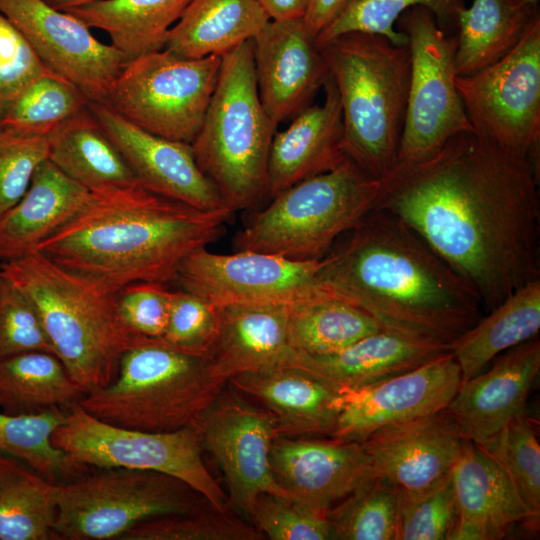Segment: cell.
<instances>
[{
  "label": "cell",
  "instance_id": "1",
  "mask_svg": "<svg viewBox=\"0 0 540 540\" xmlns=\"http://www.w3.org/2000/svg\"><path fill=\"white\" fill-rule=\"evenodd\" d=\"M538 184L530 158L464 132L422 162L397 164L375 209L410 227L489 312L540 279Z\"/></svg>",
  "mask_w": 540,
  "mask_h": 540
},
{
  "label": "cell",
  "instance_id": "2",
  "mask_svg": "<svg viewBox=\"0 0 540 540\" xmlns=\"http://www.w3.org/2000/svg\"><path fill=\"white\" fill-rule=\"evenodd\" d=\"M347 234L321 259L319 282L382 330L451 350L483 317L470 284L395 215L373 209Z\"/></svg>",
  "mask_w": 540,
  "mask_h": 540
},
{
  "label": "cell",
  "instance_id": "3",
  "mask_svg": "<svg viewBox=\"0 0 540 540\" xmlns=\"http://www.w3.org/2000/svg\"><path fill=\"white\" fill-rule=\"evenodd\" d=\"M234 213L197 209L140 183L91 191L36 250L113 293L139 282L170 285L190 254L223 235Z\"/></svg>",
  "mask_w": 540,
  "mask_h": 540
},
{
  "label": "cell",
  "instance_id": "4",
  "mask_svg": "<svg viewBox=\"0 0 540 540\" xmlns=\"http://www.w3.org/2000/svg\"><path fill=\"white\" fill-rule=\"evenodd\" d=\"M0 275L34 304L55 355L84 394L109 385L139 335L121 320L116 295L40 251L0 262Z\"/></svg>",
  "mask_w": 540,
  "mask_h": 540
},
{
  "label": "cell",
  "instance_id": "5",
  "mask_svg": "<svg viewBox=\"0 0 540 540\" xmlns=\"http://www.w3.org/2000/svg\"><path fill=\"white\" fill-rule=\"evenodd\" d=\"M318 47L340 98L344 152L383 180L398 160L410 81L408 44L355 32Z\"/></svg>",
  "mask_w": 540,
  "mask_h": 540
},
{
  "label": "cell",
  "instance_id": "6",
  "mask_svg": "<svg viewBox=\"0 0 540 540\" xmlns=\"http://www.w3.org/2000/svg\"><path fill=\"white\" fill-rule=\"evenodd\" d=\"M221 59L216 88L191 147L201 171L236 212L268 197V158L277 126L259 97L253 41Z\"/></svg>",
  "mask_w": 540,
  "mask_h": 540
},
{
  "label": "cell",
  "instance_id": "7",
  "mask_svg": "<svg viewBox=\"0 0 540 540\" xmlns=\"http://www.w3.org/2000/svg\"><path fill=\"white\" fill-rule=\"evenodd\" d=\"M225 384L207 356L137 336L122 354L115 379L78 403L112 425L169 432L193 425Z\"/></svg>",
  "mask_w": 540,
  "mask_h": 540
},
{
  "label": "cell",
  "instance_id": "8",
  "mask_svg": "<svg viewBox=\"0 0 540 540\" xmlns=\"http://www.w3.org/2000/svg\"><path fill=\"white\" fill-rule=\"evenodd\" d=\"M381 187L382 180L347 158L271 198L235 237V248L292 260L322 259L375 209Z\"/></svg>",
  "mask_w": 540,
  "mask_h": 540
},
{
  "label": "cell",
  "instance_id": "9",
  "mask_svg": "<svg viewBox=\"0 0 540 540\" xmlns=\"http://www.w3.org/2000/svg\"><path fill=\"white\" fill-rule=\"evenodd\" d=\"M53 534L66 540L117 539L152 518L187 514L206 500L170 475L102 468L58 484Z\"/></svg>",
  "mask_w": 540,
  "mask_h": 540
},
{
  "label": "cell",
  "instance_id": "10",
  "mask_svg": "<svg viewBox=\"0 0 540 540\" xmlns=\"http://www.w3.org/2000/svg\"><path fill=\"white\" fill-rule=\"evenodd\" d=\"M53 444L84 466L150 470L175 477L214 509L232 511L226 492L206 468L195 424L169 432H149L106 423L78 402L67 408Z\"/></svg>",
  "mask_w": 540,
  "mask_h": 540
},
{
  "label": "cell",
  "instance_id": "11",
  "mask_svg": "<svg viewBox=\"0 0 540 540\" xmlns=\"http://www.w3.org/2000/svg\"><path fill=\"white\" fill-rule=\"evenodd\" d=\"M397 26L408 38L411 60L397 164H415L453 136L474 130L456 87V36H447L424 6L405 11Z\"/></svg>",
  "mask_w": 540,
  "mask_h": 540
},
{
  "label": "cell",
  "instance_id": "12",
  "mask_svg": "<svg viewBox=\"0 0 540 540\" xmlns=\"http://www.w3.org/2000/svg\"><path fill=\"white\" fill-rule=\"evenodd\" d=\"M221 56L184 58L163 49L128 61L105 102L136 126L191 144L216 88Z\"/></svg>",
  "mask_w": 540,
  "mask_h": 540
},
{
  "label": "cell",
  "instance_id": "13",
  "mask_svg": "<svg viewBox=\"0 0 540 540\" xmlns=\"http://www.w3.org/2000/svg\"><path fill=\"white\" fill-rule=\"evenodd\" d=\"M456 87L476 136L539 166L540 14L511 51Z\"/></svg>",
  "mask_w": 540,
  "mask_h": 540
},
{
  "label": "cell",
  "instance_id": "14",
  "mask_svg": "<svg viewBox=\"0 0 540 540\" xmlns=\"http://www.w3.org/2000/svg\"><path fill=\"white\" fill-rule=\"evenodd\" d=\"M194 424L203 450L213 455L223 471L233 512L250 518L261 493L291 500L270 465L271 447L278 437L270 412L223 387Z\"/></svg>",
  "mask_w": 540,
  "mask_h": 540
},
{
  "label": "cell",
  "instance_id": "15",
  "mask_svg": "<svg viewBox=\"0 0 540 540\" xmlns=\"http://www.w3.org/2000/svg\"><path fill=\"white\" fill-rule=\"evenodd\" d=\"M319 260H292L256 251L217 254L207 247L190 254L176 284L219 307L229 304H292L324 290Z\"/></svg>",
  "mask_w": 540,
  "mask_h": 540
},
{
  "label": "cell",
  "instance_id": "16",
  "mask_svg": "<svg viewBox=\"0 0 540 540\" xmlns=\"http://www.w3.org/2000/svg\"><path fill=\"white\" fill-rule=\"evenodd\" d=\"M0 12L26 37L44 66L64 77L89 102L105 103L126 60L99 41L80 19L43 0H0Z\"/></svg>",
  "mask_w": 540,
  "mask_h": 540
},
{
  "label": "cell",
  "instance_id": "17",
  "mask_svg": "<svg viewBox=\"0 0 540 540\" xmlns=\"http://www.w3.org/2000/svg\"><path fill=\"white\" fill-rule=\"evenodd\" d=\"M462 382L451 351L394 377L342 391L341 410L330 438L363 442L385 427L446 409Z\"/></svg>",
  "mask_w": 540,
  "mask_h": 540
},
{
  "label": "cell",
  "instance_id": "18",
  "mask_svg": "<svg viewBox=\"0 0 540 540\" xmlns=\"http://www.w3.org/2000/svg\"><path fill=\"white\" fill-rule=\"evenodd\" d=\"M88 108L142 186L201 210L227 207L215 185L199 168L191 144L152 134L106 103L89 102Z\"/></svg>",
  "mask_w": 540,
  "mask_h": 540
},
{
  "label": "cell",
  "instance_id": "19",
  "mask_svg": "<svg viewBox=\"0 0 540 540\" xmlns=\"http://www.w3.org/2000/svg\"><path fill=\"white\" fill-rule=\"evenodd\" d=\"M252 41L259 97L277 126L312 104L329 70L302 19L270 20Z\"/></svg>",
  "mask_w": 540,
  "mask_h": 540
},
{
  "label": "cell",
  "instance_id": "20",
  "mask_svg": "<svg viewBox=\"0 0 540 540\" xmlns=\"http://www.w3.org/2000/svg\"><path fill=\"white\" fill-rule=\"evenodd\" d=\"M277 483L291 500L326 514L331 505L375 477L360 442L277 437L270 451Z\"/></svg>",
  "mask_w": 540,
  "mask_h": 540
},
{
  "label": "cell",
  "instance_id": "21",
  "mask_svg": "<svg viewBox=\"0 0 540 540\" xmlns=\"http://www.w3.org/2000/svg\"><path fill=\"white\" fill-rule=\"evenodd\" d=\"M491 363L462 382L445 409L463 440L481 443L525 410L540 371L539 340L512 347Z\"/></svg>",
  "mask_w": 540,
  "mask_h": 540
},
{
  "label": "cell",
  "instance_id": "22",
  "mask_svg": "<svg viewBox=\"0 0 540 540\" xmlns=\"http://www.w3.org/2000/svg\"><path fill=\"white\" fill-rule=\"evenodd\" d=\"M463 442L444 409L380 429L360 443L377 477L400 490L418 491L451 472Z\"/></svg>",
  "mask_w": 540,
  "mask_h": 540
},
{
  "label": "cell",
  "instance_id": "23",
  "mask_svg": "<svg viewBox=\"0 0 540 540\" xmlns=\"http://www.w3.org/2000/svg\"><path fill=\"white\" fill-rule=\"evenodd\" d=\"M451 479L457 521L449 540H499L516 525L539 527L505 470L474 442L464 440Z\"/></svg>",
  "mask_w": 540,
  "mask_h": 540
},
{
  "label": "cell",
  "instance_id": "24",
  "mask_svg": "<svg viewBox=\"0 0 540 540\" xmlns=\"http://www.w3.org/2000/svg\"><path fill=\"white\" fill-rule=\"evenodd\" d=\"M323 88L322 104L307 106L294 115L285 130L273 136L267 166L269 198L347 159L341 103L330 74Z\"/></svg>",
  "mask_w": 540,
  "mask_h": 540
},
{
  "label": "cell",
  "instance_id": "25",
  "mask_svg": "<svg viewBox=\"0 0 540 540\" xmlns=\"http://www.w3.org/2000/svg\"><path fill=\"white\" fill-rule=\"evenodd\" d=\"M289 304H229L217 307L218 332L207 355L213 374L233 376L290 366Z\"/></svg>",
  "mask_w": 540,
  "mask_h": 540
},
{
  "label": "cell",
  "instance_id": "26",
  "mask_svg": "<svg viewBox=\"0 0 540 540\" xmlns=\"http://www.w3.org/2000/svg\"><path fill=\"white\" fill-rule=\"evenodd\" d=\"M227 382L257 399L275 419L278 437H331L341 410L342 391L294 367L242 373Z\"/></svg>",
  "mask_w": 540,
  "mask_h": 540
},
{
  "label": "cell",
  "instance_id": "27",
  "mask_svg": "<svg viewBox=\"0 0 540 540\" xmlns=\"http://www.w3.org/2000/svg\"><path fill=\"white\" fill-rule=\"evenodd\" d=\"M449 348L415 341L385 330L331 354L296 353L290 366L345 391L362 388L415 369Z\"/></svg>",
  "mask_w": 540,
  "mask_h": 540
},
{
  "label": "cell",
  "instance_id": "28",
  "mask_svg": "<svg viewBox=\"0 0 540 540\" xmlns=\"http://www.w3.org/2000/svg\"><path fill=\"white\" fill-rule=\"evenodd\" d=\"M90 193L43 161L22 198L0 218V262L35 251L83 207Z\"/></svg>",
  "mask_w": 540,
  "mask_h": 540
},
{
  "label": "cell",
  "instance_id": "29",
  "mask_svg": "<svg viewBox=\"0 0 540 540\" xmlns=\"http://www.w3.org/2000/svg\"><path fill=\"white\" fill-rule=\"evenodd\" d=\"M269 21L257 0H191L164 49L184 58L223 56L252 40Z\"/></svg>",
  "mask_w": 540,
  "mask_h": 540
},
{
  "label": "cell",
  "instance_id": "30",
  "mask_svg": "<svg viewBox=\"0 0 540 540\" xmlns=\"http://www.w3.org/2000/svg\"><path fill=\"white\" fill-rule=\"evenodd\" d=\"M48 139L47 159L89 191L139 183L88 107L54 130Z\"/></svg>",
  "mask_w": 540,
  "mask_h": 540
},
{
  "label": "cell",
  "instance_id": "31",
  "mask_svg": "<svg viewBox=\"0 0 540 540\" xmlns=\"http://www.w3.org/2000/svg\"><path fill=\"white\" fill-rule=\"evenodd\" d=\"M539 329L540 279H536L514 291L453 343L451 352L462 382L481 373L503 352L536 337Z\"/></svg>",
  "mask_w": 540,
  "mask_h": 540
},
{
  "label": "cell",
  "instance_id": "32",
  "mask_svg": "<svg viewBox=\"0 0 540 540\" xmlns=\"http://www.w3.org/2000/svg\"><path fill=\"white\" fill-rule=\"evenodd\" d=\"M191 0H97L66 12L106 32L126 63L165 48Z\"/></svg>",
  "mask_w": 540,
  "mask_h": 540
},
{
  "label": "cell",
  "instance_id": "33",
  "mask_svg": "<svg viewBox=\"0 0 540 540\" xmlns=\"http://www.w3.org/2000/svg\"><path fill=\"white\" fill-rule=\"evenodd\" d=\"M539 14L526 0H473L458 15L457 76L471 75L511 51Z\"/></svg>",
  "mask_w": 540,
  "mask_h": 540
},
{
  "label": "cell",
  "instance_id": "34",
  "mask_svg": "<svg viewBox=\"0 0 540 540\" xmlns=\"http://www.w3.org/2000/svg\"><path fill=\"white\" fill-rule=\"evenodd\" d=\"M84 396L61 360L46 351L0 359V411L18 415L67 408Z\"/></svg>",
  "mask_w": 540,
  "mask_h": 540
},
{
  "label": "cell",
  "instance_id": "35",
  "mask_svg": "<svg viewBox=\"0 0 540 540\" xmlns=\"http://www.w3.org/2000/svg\"><path fill=\"white\" fill-rule=\"evenodd\" d=\"M288 339L296 353L326 355L382 330L356 305L321 292L289 304Z\"/></svg>",
  "mask_w": 540,
  "mask_h": 540
},
{
  "label": "cell",
  "instance_id": "36",
  "mask_svg": "<svg viewBox=\"0 0 540 540\" xmlns=\"http://www.w3.org/2000/svg\"><path fill=\"white\" fill-rule=\"evenodd\" d=\"M58 484L0 454V540L53 539Z\"/></svg>",
  "mask_w": 540,
  "mask_h": 540
},
{
  "label": "cell",
  "instance_id": "37",
  "mask_svg": "<svg viewBox=\"0 0 540 540\" xmlns=\"http://www.w3.org/2000/svg\"><path fill=\"white\" fill-rule=\"evenodd\" d=\"M67 408L18 415L0 411V454L17 459L54 483L84 475L88 467L52 442L54 432L65 422Z\"/></svg>",
  "mask_w": 540,
  "mask_h": 540
},
{
  "label": "cell",
  "instance_id": "38",
  "mask_svg": "<svg viewBox=\"0 0 540 540\" xmlns=\"http://www.w3.org/2000/svg\"><path fill=\"white\" fill-rule=\"evenodd\" d=\"M88 104L78 87L47 69L7 106L1 128L49 136Z\"/></svg>",
  "mask_w": 540,
  "mask_h": 540
},
{
  "label": "cell",
  "instance_id": "39",
  "mask_svg": "<svg viewBox=\"0 0 540 540\" xmlns=\"http://www.w3.org/2000/svg\"><path fill=\"white\" fill-rule=\"evenodd\" d=\"M414 6L428 8L438 25L457 24L465 0H346L335 19L316 37L317 46L348 33L386 37L395 45H407L405 33L396 29L399 17Z\"/></svg>",
  "mask_w": 540,
  "mask_h": 540
},
{
  "label": "cell",
  "instance_id": "40",
  "mask_svg": "<svg viewBox=\"0 0 540 540\" xmlns=\"http://www.w3.org/2000/svg\"><path fill=\"white\" fill-rule=\"evenodd\" d=\"M398 495L377 476L360 485L326 512L333 540H397Z\"/></svg>",
  "mask_w": 540,
  "mask_h": 540
},
{
  "label": "cell",
  "instance_id": "41",
  "mask_svg": "<svg viewBox=\"0 0 540 540\" xmlns=\"http://www.w3.org/2000/svg\"><path fill=\"white\" fill-rule=\"evenodd\" d=\"M477 444L508 474L533 517L540 519V445L526 409Z\"/></svg>",
  "mask_w": 540,
  "mask_h": 540
},
{
  "label": "cell",
  "instance_id": "42",
  "mask_svg": "<svg viewBox=\"0 0 540 540\" xmlns=\"http://www.w3.org/2000/svg\"><path fill=\"white\" fill-rule=\"evenodd\" d=\"M240 516V515H239ZM233 511L208 506L187 514L165 515L141 522L119 540H261L255 526Z\"/></svg>",
  "mask_w": 540,
  "mask_h": 540
},
{
  "label": "cell",
  "instance_id": "43",
  "mask_svg": "<svg viewBox=\"0 0 540 540\" xmlns=\"http://www.w3.org/2000/svg\"><path fill=\"white\" fill-rule=\"evenodd\" d=\"M456 521L451 472L418 491L399 489L397 540H449Z\"/></svg>",
  "mask_w": 540,
  "mask_h": 540
},
{
  "label": "cell",
  "instance_id": "44",
  "mask_svg": "<svg viewBox=\"0 0 540 540\" xmlns=\"http://www.w3.org/2000/svg\"><path fill=\"white\" fill-rule=\"evenodd\" d=\"M250 519L271 540H333L326 514L274 494L256 497Z\"/></svg>",
  "mask_w": 540,
  "mask_h": 540
},
{
  "label": "cell",
  "instance_id": "45",
  "mask_svg": "<svg viewBox=\"0 0 540 540\" xmlns=\"http://www.w3.org/2000/svg\"><path fill=\"white\" fill-rule=\"evenodd\" d=\"M218 323L216 306L182 289L172 290L168 320L160 339L183 352L207 356L216 339Z\"/></svg>",
  "mask_w": 540,
  "mask_h": 540
},
{
  "label": "cell",
  "instance_id": "46",
  "mask_svg": "<svg viewBox=\"0 0 540 540\" xmlns=\"http://www.w3.org/2000/svg\"><path fill=\"white\" fill-rule=\"evenodd\" d=\"M48 136L0 129V218L27 191L36 168L48 157Z\"/></svg>",
  "mask_w": 540,
  "mask_h": 540
},
{
  "label": "cell",
  "instance_id": "47",
  "mask_svg": "<svg viewBox=\"0 0 540 540\" xmlns=\"http://www.w3.org/2000/svg\"><path fill=\"white\" fill-rule=\"evenodd\" d=\"M28 351L55 354L32 301L0 275V359Z\"/></svg>",
  "mask_w": 540,
  "mask_h": 540
},
{
  "label": "cell",
  "instance_id": "48",
  "mask_svg": "<svg viewBox=\"0 0 540 540\" xmlns=\"http://www.w3.org/2000/svg\"><path fill=\"white\" fill-rule=\"evenodd\" d=\"M172 290L160 283L128 285L116 295L119 316L135 335L160 339L166 328Z\"/></svg>",
  "mask_w": 540,
  "mask_h": 540
},
{
  "label": "cell",
  "instance_id": "49",
  "mask_svg": "<svg viewBox=\"0 0 540 540\" xmlns=\"http://www.w3.org/2000/svg\"><path fill=\"white\" fill-rule=\"evenodd\" d=\"M46 70L26 37L0 12V101L5 109Z\"/></svg>",
  "mask_w": 540,
  "mask_h": 540
},
{
  "label": "cell",
  "instance_id": "50",
  "mask_svg": "<svg viewBox=\"0 0 540 540\" xmlns=\"http://www.w3.org/2000/svg\"><path fill=\"white\" fill-rule=\"evenodd\" d=\"M346 0H309L303 22L316 37L335 19Z\"/></svg>",
  "mask_w": 540,
  "mask_h": 540
},
{
  "label": "cell",
  "instance_id": "51",
  "mask_svg": "<svg viewBox=\"0 0 540 540\" xmlns=\"http://www.w3.org/2000/svg\"><path fill=\"white\" fill-rule=\"evenodd\" d=\"M270 20L303 19L309 0H257Z\"/></svg>",
  "mask_w": 540,
  "mask_h": 540
},
{
  "label": "cell",
  "instance_id": "52",
  "mask_svg": "<svg viewBox=\"0 0 540 540\" xmlns=\"http://www.w3.org/2000/svg\"><path fill=\"white\" fill-rule=\"evenodd\" d=\"M51 7L61 10V11H67L72 8L85 5L97 0H43Z\"/></svg>",
  "mask_w": 540,
  "mask_h": 540
},
{
  "label": "cell",
  "instance_id": "53",
  "mask_svg": "<svg viewBox=\"0 0 540 540\" xmlns=\"http://www.w3.org/2000/svg\"><path fill=\"white\" fill-rule=\"evenodd\" d=\"M4 111H5V107L2 104V102L0 101V129H1V125H2V119H3Z\"/></svg>",
  "mask_w": 540,
  "mask_h": 540
},
{
  "label": "cell",
  "instance_id": "54",
  "mask_svg": "<svg viewBox=\"0 0 540 540\" xmlns=\"http://www.w3.org/2000/svg\"><path fill=\"white\" fill-rule=\"evenodd\" d=\"M529 3L538 5V0H526Z\"/></svg>",
  "mask_w": 540,
  "mask_h": 540
}]
</instances>
